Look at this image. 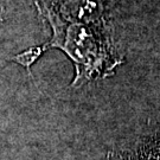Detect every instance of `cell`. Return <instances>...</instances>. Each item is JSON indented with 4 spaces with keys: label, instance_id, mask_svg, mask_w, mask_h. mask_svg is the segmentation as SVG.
<instances>
[{
    "label": "cell",
    "instance_id": "obj_4",
    "mask_svg": "<svg viewBox=\"0 0 160 160\" xmlns=\"http://www.w3.org/2000/svg\"><path fill=\"white\" fill-rule=\"evenodd\" d=\"M44 52L45 51H44V49H43L42 45L32 46V48H29V49L24 50L23 52L16 55V56H13V57L11 58V61H13V62H16V63H18V64H20L22 67H24V68L26 69L30 74H31V70H30V69L32 67V64H33Z\"/></svg>",
    "mask_w": 160,
    "mask_h": 160
},
{
    "label": "cell",
    "instance_id": "obj_3",
    "mask_svg": "<svg viewBox=\"0 0 160 160\" xmlns=\"http://www.w3.org/2000/svg\"><path fill=\"white\" fill-rule=\"evenodd\" d=\"M137 152L140 160H160V128L143 138Z\"/></svg>",
    "mask_w": 160,
    "mask_h": 160
},
{
    "label": "cell",
    "instance_id": "obj_5",
    "mask_svg": "<svg viewBox=\"0 0 160 160\" xmlns=\"http://www.w3.org/2000/svg\"><path fill=\"white\" fill-rule=\"evenodd\" d=\"M5 1H8V0H0V5H1V4H4Z\"/></svg>",
    "mask_w": 160,
    "mask_h": 160
},
{
    "label": "cell",
    "instance_id": "obj_1",
    "mask_svg": "<svg viewBox=\"0 0 160 160\" xmlns=\"http://www.w3.org/2000/svg\"><path fill=\"white\" fill-rule=\"evenodd\" d=\"M37 6L52 30L51 39L42 46L44 51L59 49L71 58L76 68V76L71 83L74 87L92 78L108 76L113 68L122 63L114 51L106 24L68 22L46 6Z\"/></svg>",
    "mask_w": 160,
    "mask_h": 160
},
{
    "label": "cell",
    "instance_id": "obj_6",
    "mask_svg": "<svg viewBox=\"0 0 160 160\" xmlns=\"http://www.w3.org/2000/svg\"><path fill=\"white\" fill-rule=\"evenodd\" d=\"M1 20H2V18H1V16H0V23H1Z\"/></svg>",
    "mask_w": 160,
    "mask_h": 160
},
{
    "label": "cell",
    "instance_id": "obj_2",
    "mask_svg": "<svg viewBox=\"0 0 160 160\" xmlns=\"http://www.w3.org/2000/svg\"><path fill=\"white\" fill-rule=\"evenodd\" d=\"M48 8L68 22L106 24V6L103 0H56L55 8Z\"/></svg>",
    "mask_w": 160,
    "mask_h": 160
}]
</instances>
